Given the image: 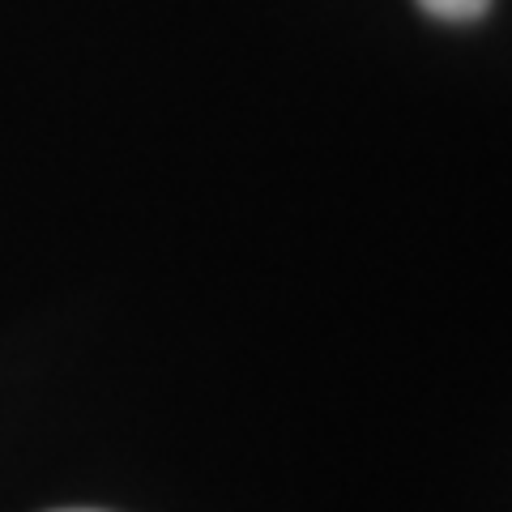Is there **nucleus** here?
I'll return each mask as SVG.
<instances>
[{"mask_svg": "<svg viewBox=\"0 0 512 512\" xmlns=\"http://www.w3.org/2000/svg\"><path fill=\"white\" fill-rule=\"evenodd\" d=\"M419 9L427 13V18H436V22H478L483 13L491 9V0H419Z\"/></svg>", "mask_w": 512, "mask_h": 512, "instance_id": "nucleus-1", "label": "nucleus"}]
</instances>
